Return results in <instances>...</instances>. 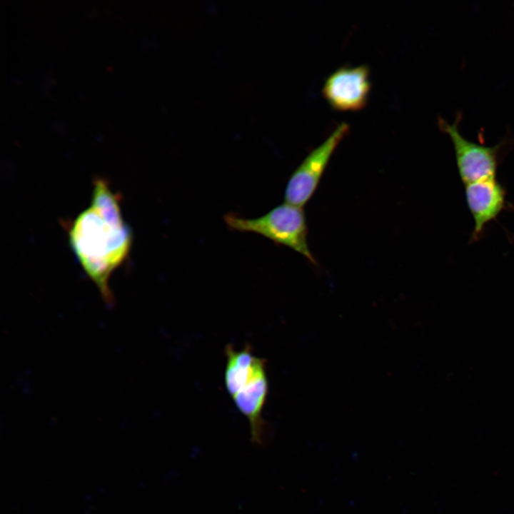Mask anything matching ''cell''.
I'll list each match as a JSON object with an SVG mask.
<instances>
[{
  "mask_svg": "<svg viewBox=\"0 0 514 514\" xmlns=\"http://www.w3.org/2000/svg\"><path fill=\"white\" fill-rule=\"evenodd\" d=\"M371 89L368 65L342 66L326 78L321 94L333 109L356 111L367 104Z\"/></svg>",
  "mask_w": 514,
  "mask_h": 514,
  "instance_id": "5",
  "label": "cell"
},
{
  "mask_svg": "<svg viewBox=\"0 0 514 514\" xmlns=\"http://www.w3.org/2000/svg\"><path fill=\"white\" fill-rule=\"evenodd\" d=\"M349 128L347 123H341L322 143L307 155L287 182L284 193L286 203L303 207L311 199L333 153L348 135Z\"/></svg>",
  "mask_w": 514,
  "mask_h": 514,
  "instance_id": "4",
  "label": "cell"
},
{
  "mask_svg": "<svg viewBox=\"0 0 514 514\" xmlns=\"http://www.w3.org/2000/svg\"><path fill=\"white\" fill-rule=\"evenodd\" d=\"M68 235L81 268L112 306L109 281L128 256L133 234L122 216L120 196L106 180L95 179L90 205L70 223Z\"/></svg>",
  "mask_w": 514,
  "mask_h": 514,
  "instance_id": "1",
  "label": "cell"
},
{
  "mask_svg": "<svg viewBox=\"0 0 514 514\" xmlns=\"http://www.w3.org/2000/svg\"><path fill=\"white\" fill-rule=\"evenodd\" d=\"M223 220L230 230L257 233L276 245L293 249L316 264L308 247V226L302 207L285 202L257 218H246L229 212Z\"/></svg>",
  "mask_w": 514,
  "mask_h": 514,
  "instance_id": "2",
  "label": "cell"
},
{
  "mask_svg": "<svg viewBox=\"0 0 514 514\" xmlns=\"http://www.w3.org/2000/svg\"><path fill=\"white\" fill-rule=\"evenodd\" d=\"M460 120L458 114L453 124L443 118H439L438 123L440 130L451 140L461 181L465 185L495 178L500 156L508 142L503 140L488 146L468 140L459 131Z\"/></svg>",
  "mask_w": 514,
  "mask_h": 514,
  "instance_id": "3",
  "label": "cell"
},
{
  "mask_svg": "<svg viewBox=\"0 0 514 514\" xmlns=\"http://www.w3.org/2000/svg\"><path fill=\"white\" fill-rule=\"evenodd\" d=\"M465 197L474 222L470 240L475 241L504 208L505 191L496 178H493L465 184Z\"/></svg>",
  "mask_w": 514,
  "mask_h": 514,
  "instance_id": "7",
  "label": "cell"
},
{
  "mask_svg": "<svg viewBox=\"0 0 514 514\" xmlns=\"http://www.w3.org/2000/svg\"><path fill=\"white\" fill-rule=\"evenodd\" d=\"M268 395L266 366L249 377L231 397L237 409L248 420L253 444L262 446L266 440V428L263 410Z\"/></svg>",
  "mask_w": 514,
  "mask_h": 514,
  "instance_id": "6",
  "label": "cell"
}]
</instances>
